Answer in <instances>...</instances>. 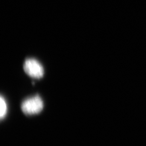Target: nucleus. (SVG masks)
<instances>
[{"instance_id": "obj_1", "label": "nucleus", "mask_w": 146, "mask_h": 146, "mask_svg": "<svg viewBox=\"0 0 146 146\" xmlns=\"http://www.w3.org/2000/svg\"><path fill=\"white\" fill-rule=\"evenodd\" d=\"M43 108V102L41 98L38 95L25 100L21 104L23 112L28 115L39 113Z\"/></svg>"}, {"instance_id": "obj_2", "label": "nucleus", "mask_w": 146, "mask_h": 146, "mask_svg": "<svg viewBox=\"0 0 146 146\" xmlns=\"http://www.w3.org/2000/svg\"><path fill=\"white\" fill-rule=\"evenodd\" d=\"M23 68L25 72L34 78H41L44 75V69L40 63L34 58H28L25 61Z\"/></svg>"}, {"instance_id": "obj_3", "label": "nucleus", "mask_w": 146, "mask_h": 146, "mask_svg": "<svg viewBox=\"0 0 146 146\" xmlns=\"http://www.w3.org/2000/svg\"><path fill=\"white\" fill-rule=\"evenodd\" d=\"M0 104H1V118L3 119L5 116L7 111V106L5 99L2 97V96H1L0 100Z\"/></svg>"}]
</instances>
